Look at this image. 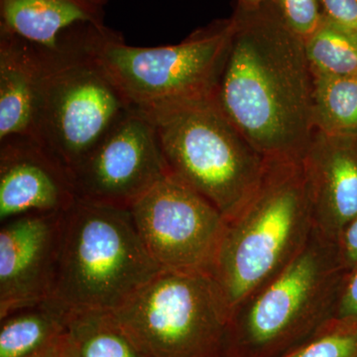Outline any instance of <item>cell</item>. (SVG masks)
<instances>
[{
  "mask_svg": "<svg viewBox=\"0 0 357 357\" xmlns=\"http://www.w3.org/2000/svg\"><path fill=\"white\" fill-rule=\"evenodd\" d=\"M328 20L357 32V0H319Z\"/></svg>",
  "mask_w": 357,
  "mask_h": 357,
  "instance_id": "obj_22",
  "label": "cell"
},
{
  "mask_svg": "<svg viewBox=\"0 0 357 357\" xmlns=\"http://www.w3.org/2000/svg\"><path fill=\"white\" fill-rule=\"evenodd\" d=\"M335 319L357 321V266L345 276Z\"/></svg>",
  "mask_w": 357,
  "mask_h": 357,
  "instance_id": "obj_23",
  "label": "cell"
},
{
  "mask_svg": "<svg viewBox=\"0 0 357 357\" xmlns=\"http://www.w3.org/2000/svg\"><path fill=\"white\" fill-rule=\"evenodd\" d=\"M112 312L144 357H229L231 314L208 272L162 270Z\"/></svg>",
  "mask_w": 357,
  "mask_h": 357,
  "instance_id": "obj_6",
  "label": "cell"
},
{
  "mask_svg": "<svg viewBox=\"0 0 357 357\" xmlns=\"http://www.w3.org/2000/svg\"><path fill=\"white\" fill-rule=\"evenodd\" d=\"M139 109L153 123L169 173L211 202L225 220L248 203L267 160L223 114L213 93Z\"/></svg>",
  "mask_w": 357,
  "mask_h": 357,
  "instance_id": "obj_5",
  "label": "cell"
},
{
  "mask_svg": "<svg viewBox=\"0 0 357 357\" xmlns=\"http://www.w3.org/2000/svg\"><path fill=\"white\" fill-rule=\"evenodd\" d=\"M67 314L51 302L1 319L0 357H39L65 332Z\"/></svg>",
  "mask_w": 357,
  "mask_h": 357,
  "instance_id": "obj_16",
  "label": "cell"
},
{
  "mask_svg": "<svg viewBox=\"0 0 357 357\" xmlns=\"http://www.w3.org/2000/svg\"><path fill=\"white\" fill-rule=\"evenodd\" d=\"M312 231L301 161L267 160L253 196L225 220L210 271L230 314L280 273L304 249Z\"/></svg>",
  "mask_w": 357,
  "mask_h": 357,
  "instance_id": "obj_2",
  "label": "cell"
},
{
  "mask_svg": "<svg viewBox=\"0 0 357 357\" xmlns=\"http://www.w3.org/2000/svg\"><path fill=\"white\" fill-rule=\"evenodd\" d=\"M133 107L95 59H84L47 74L34 140L72 174Z\"/></svg>",
  "mask_w": 357,
  "mask_h": 357,
  "instance_id": "obj_8",
  "label": "cell"
},
{
  "mask_svg": "<svg viewBox=\"0 0 357 357\" xmlns=\"http://www.w3.org/2000/svg\"><path fill=\"white\" fill-rule=\"evenodd\" d=\"M162 268L129 208L77 199L64 213L52 304L64 311L114 312Z\"/></svg>",
  "mask_w": 357,
  "mask_h": 357,
  "instance_id": "obj_3",
  "label": "cell"
},
{
  "mask_svg": "<svg viewBox=\"0 0 357 357\" xmlns=\"http://www.w3.org/2000/svg\"><path fill=\"white\" fill-rule=\"evenodd\" d=\"M283 22L303 41L314 34L324 20L319 0H268Z\"/></svg>",
  "mask_w": 357,
  "mask_h": 357,
  "instance_id": "obj_21",
  "label": "cell"
},
{
  "mask_svg": "<svg viewBox=\"0 0 357 357\" xmlns=\"http://www.w3.org/2000/svg\"><path fill=\"white\" fill-rule=\"evenodd\" d=\"M89 0H0V39L50 72L91 57L109 28Z\"/></svg>",
  "mask_w": 357,
  "mask_h": 357,
  "instance_id": "obj_11",
  "label": "cell"
},
{
  "mask_svg": "<svg viewBox=\"0 0 357 357\" xmlns=\"http://www.w3.org/2000/svg\"><path fill=\"white\" fill-rule=\"evenodd\" d=\"M301 165L314 230L338 243L357 218V138L314 130Z\"/></svg>",
  "mask_w": 357,
  "mask_h": 357,
  "instance_id": "obj_14",
  "label": "cell"
},
{
  "mask_svg": "<svg viewBox=\"0 0 357 357\" xmlns=\"http://www.w3.org/2000/svg\"><path fill=\"white\" fill-rule=\"evenodd\" d=\"M340 260L349 273L357 266V218L345 229L337 243Z\"/></svg>",
  "mask_w": 357,
  "mask_h": 357,
  "instance_id": "obj_24",
  "label": "cell"
},
{
  "mask_svg": "<svg viewBox=\"0 0 357 357\" xmlns=\"http://www.w3.org/2000/svg\"><path fill=\"white\" fill-rule=\"evenodd\" d=\"M168 173L153 123L133 107L70 175L77 199L130 208Z\"/></svg>",
  "mask_w": 357,
  "mask_h": 357,
  "instance_id": "obj_10",
  "label": "cell"
},
{
  "mask_svg": "<svg viewBox=\"0 0 357 357\" xmlns=\"http://www.w3.org/2000/svg\"><path fill=\"white\" fill-rule=\"evenodd\" d=\"M266 0H237V8L244 10H252L262 6Z\"/></svg>",
  "mask_w": 357,
  "mask_h": 357,
  "instance_id": "obj_26",
  "label": "cell"
},
{
  "mask_svg": "<svg viewBox=\"0 0 357 357\" xmlns=\"http://www.w3.org/2000/svg\"><path fill=\"white\" fill-rule=\"evenodd\" d=\"M64 213H32L1 223L0 319L51 300L57 280Z\"/></svg>",
  "mask_w": 357,
  "mask_h": 357,
  "instance_id": "obj_12",
  "label": "cell"
},
{
  "mask_svg": "<svg viewBox=\"0 0 357 357\" xmlns=\"http://www.w3.org/2000/svg\"><path fill=\"white\" fill-rule=\"evenodd\" d=\"M129 210L162 269L210 273L227 220L211 202L168 173Z\"/></svg>",
  "mask_w": 357,
  "mask_h": 357,
  "instance_id": "obj_9",
  "label": "cell"
},
{
  "mask_svg": "<svg viewBox=\"0 0 357 357\" xmlns=\"http://www.w3.org/2000/svg\"><path fill=\"white\" fill-rule=\"evenodd\" d=\"M337 243L312 231L304 249L234 310L229 357H281L335 318L345 276Z\"/></svg>",
  "mask_w": 357,
  "mask_h": 357,
  "instance_id": "obj_4",
  "label": "cell"
},
{
  "mask_svg": "<svg viewBox=\"0 0 357 357\" xmlns=\"http://www.w3.org/2000/svg\"><path fill=\"white\" fill-rule=\"evenodd\" d=\"M65 335L74 357H144L112 312H70Z\"/></svg>",
  "mask_w": 357,
  "mask_h": 357,
  "instance_id": "obj_17",
  "label": "cell"
},
{
  "mask_svg": "<svg viewBox=\"0 0 357 357\" xmlns=\"http://www.w3.org/2000/svg\"><path fill=\"white\" fill-rule=\"evenodd\" d=\"M48 73L20 48L0 39V141L34 139Z\"/></svg>",
  "mask_w": 357,
  "mask_h": 357,
  "instance_id": "obj_15",
  "label": "cell"
},
{
  "mask_svg": "<svg viewBox=\"0 0 357 357\" xmlns=\"http://www.w3.org/2000/svg\"><path fill=\"white\" fill-rule=\"evenodd\" d=\"M281 357H357V321L333 319L305 344Z\"/></svg>",
  "mask_w": 357,
  "mask_h": 357,
  "instance_id": "obj_20",
  "label": "cell"
},
{
  "mask_svg": "<svg viewBox=\"0 0 357 357\" xmlns=\"http://www.w3.org/2000/svg\"><path fill=\"white\" fill-rule=\"evenodd\" d=\"M312 116L316 130L357 138V76H314Z\"/></svg>",
  "mask_w": 357,
  "mask_h": 357,
  "instance_id": "obj_18",
  "label": "cell"
},
{
  "mask_svg": "<svg viewBox=\"0 0 357 357\" xmlns=\"http://www.w3.org/2000/svg\"><path fill=\"white\" fill-rule=\"evenodd\" d=\"M91 3L96 4V6L103 7L107 3L109 0H89Z\"/></svg>",
  "mask_w": 357,
  "mask_h": 357,
  "instance_id": "obj_27",
  "label": "cell"
},
{
  "mask_svg": "<svg viewBox=\"0 0 357 357\" xmlns=\"http://www.w3.org/2000/svg\"><path fill=\"white\" fill-rule=\"evenodd\" d=\"M213 96L266 160L301 161L314 134V76L305 42L268 0L236 8Z\"/></svg>",
  "mask_w": 357,
  "mask_h": 357,
  "instance_id": "obj_1",
  "label": "cell"
},
{
  "mask_svg": "<svg viewBox=\"0 0 357 357\" xmlns=\"http://www.w3.org/2000/svg\"><path fill=\"white\" fill-rule=\"evenodd\" d=\"M39 357H74L68 344L65 332Z\"/></svg>",
  "mask_w": 357,
  "mask_h": 357,
  "instance_id": "obj_25",
  "label": "cell"
},
{
  "mask_svg": "<svg viewBox=\"0 0 357 357\" xmlns=\"http://www.w3.org/2000/svg\"><path fill=\"white\" fill-rule=\"evenodd\" d=\"M69 171L36 140L0 141V222L32 213H65L76 202Z\"/></svg>",
  "mask_w": 357,
  "mask_h": 357,
  "instance_id": "obj_13",
  "label": "cell"
},
{
  "mask_svg": "<svg viewBox=\"0 0 357 357\" xmlns=\"http://www.w3.org/2000/svg\"><path fill=\"white\" fill-rule=\"evenodd\" d=\"M234 20L213 21L181 43L135 47L109 29L91 57L137 109L213 93L222 70Z\"/></svg>",
  "mask_w": 357,
  "mask_h": 357,
  "instance_id": "obj_7",
  "label": "cell"
},
{
  "mask_svg": "<svg viewBox=\"0 0 357 357\" xmlns=\"http://www.w3.org/2000/svg\"><path fill=\"white\" fill-rule=\"evenodd\" d=\"M305 49L312 76H357V32L324 16Z\"/></svg>",
  "mask_w": 357,
  "mask_h": 357,
  "instance_id": "obj_19",
  "label": "cell"
}]
</instances>
